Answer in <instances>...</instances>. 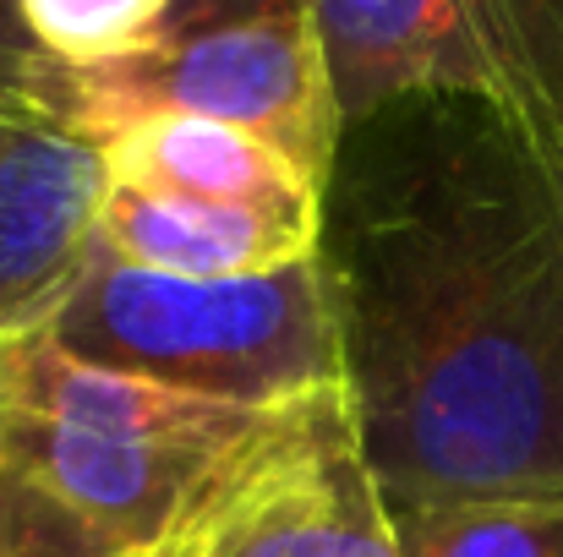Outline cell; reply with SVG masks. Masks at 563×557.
Segmentation results:
<instances>
[{
    "label": "cell",
    "instance_id": "1",
    "mask_svg": "<svg viewBox=\"0 0 563 557\" xmlns=\"http://www.w3.org/2000/svg\"><path fill=\"white\" fill-rule=\"evenodd\" d=\"M345 399L394 514L563 498V176L498 115L399 99L323 191Z\"/></svg>",
    "mask_w": 563,
    "mask_h": 557
},
{
    "label": "cell",
    "instance_id": "5",
    "mask_svg": "<svg viewBox=\"0 0 563 557\" xmlns=\"http://www.w3.org/2000/svg\"><path fill=\"white\" fill-rule=\"evenodd\" d=\"M345 126L399 99L498 115L563 176V0H307Z\"/></svg>",
    "mask_w": 563,
    "mask_h": 557
},
{
    "label": "cell",
    "instance_id": "11",
    "mask_svg": "<svg viewBox=\"0 0 563 557\" xmlns=\"http://www.w3.org/2000/svg\"><path fill=\"white\" fill-rule=\"evenodd\" d=\"M170 11L176 0H16V16L38 55L66 71H93L143 55L165 33Z\"/></svg>",
    "mask_w": 563,
    "mask_h": 557
},
{
    "label": "cell",
    "instance_id": "2",
    "mask_svg": "<svg viewBox=\"0 0 563 557\" xmlns=\"http://www.w3.org/2000/svg\"><path fill=\"white\" fill-rule=\"evenodd\" d=\"M268 415L274 410L77 361L33 334L11 361L0 470L38 487L115 553L148 557L268 426Z\"/></svg>",
    "mask_w": 563,
    "mask_h": 557
},
{
    "label": "cell",
    "instance_id": "6",
    "mask_svg": "<svg viewBox=\"0 0 563 557\" xmlns=\"http://www.w3.org/2000/svg\"><path fill=\"white\" fill-rule=\"evenodd\" d=\"M148 557H399L345 388L279 404Z\"/></svg>",
    "mask_w": 563,
    "mask_h": 557
},
{
    "label": "cell",
    "instance_id": "4",
    "mask_svg": "<svg viewBox=\"0 0 563 557\" xmlns=\"http://www.w3.org/2000/svg\"><path fill=\"white\" fill-rule=\"evenodd\" d=\"M93 143L148 121L197 115L279 143L329 186L345 115L334 99L323 33L307 0H176L165 33L115 66H44L27 88Z\"/></svg>",
    "mask_w": 563,
    "mask_h": 557
},
{
    "label": "cell",
    "instance_id": "13",
    "mask_svg": "<svg viewBox=\"0 0 563 557\" xmlns=\"http://www.w3.org/2000/svg\"><path fill=\"white\" fill-rule=\"evenodd\" d=\"M44 55H38V44L27 38V27H22V16H16V0H0V93H11V88H33L38 77H44Z\"/></svg>",
    "mask_w": 563,
    "mask_h": 557
},
{
    "label": "cell",
    "instance_id": "10",
    "mask_svg": "<svg viewBox=\"0 0 563 557\" xmlns=\"http://www.w3.org/2000/svg\"><path fill=\"white\" fill-rule=\"evenodd\" d=\"M399 557H563V498H487L394 514Z\"/></svg>",
    "mask_w": 563,
    "mask_h": 557
},
{
    "label": "cell",
    "instance_id": "8",
    "mask_svg": "<svg viewBox=\"0 0 563 557\" xmlns=\"http://www.w3.org/2000/svg\"><path fill=\"white\" fill-rule=\"evenodd\" d=\"M318 246L323 208L197 202L110 186L99 213V252L170 279H257L318 257Z\"/></svg>",
    "mask_w": 563,
    "mask_h": 557
},
{
    "label": "cell",
    "instance_id": "3",
    "mask_svg": "<svg viewBox=\"0 0 563 557\" xmlns=\"http://www.w3.org/2000/svg\"><path fill=\"white\" fill-rule=\"evenodd\" d=\"M44 339L77 361L252 410L345 388L323 252L257 279H170L93 252Z\"/></svg>",
    "mask_w": 563,
    "mask_h": 557
},
{
    "label": "cell",
    "instance_id": "12",
    "mask_svg": "<svg viewBox=\"0 0 563 557\" xmlns=\"http://www.w3.org/2000/svg\"><path fill=\"white\" fill-rule=\"evenodd\" d=\"M0 557H132L49 503L38 487L0 470Z\"/></svg>",
    "mask_w": 563,
    "mask_h": 557
},
{
    "label": "cell",
    "instance_id": "7",
    "mask_svg": "<svg viewBox=\"0 0 563 557\" xmlns=\"http://www.w3.org/2000/svg\"><path fill=\"white\" fill-rule=\"evenodd\" d=\"M104 148L27 88L0 93V345L44 334L99 252Z\"/></svg>",
    "mask_w": 563,
    "mask_h": 557
},
{
    "label": "cell",
    "instance_id": "9",
    "mask_svg": "<svg viewBox=\"0 0 563 557\" xmlns=\"http://www.w3.org/2000/svg\"><path fill=\"white\" fill-rule=\"evenodd\" d=\"M110 181L132 191H165L197 202H252V208H323L329 186L307 176L279 143L197 121V115H148L99 143Z\"/></svg>",
    "mask_w": 563,
    "mask_h": 557
},
{
    "label": "cell",
    "instance_id": "14",
    "mask_svg": "<svg viewBox=\"0 0 563 557\" xmlns=\"http://www.w3.org/2000/svg\"><path fill=\"white\" fill-rule=\"evenodd\" d=\"M22 345V339H16ZM16 345H0V426H5V393H11V361H16Z\"/></svg>",
    "mask_w": 563,
    "mask_h": 557
}]
</instances>
